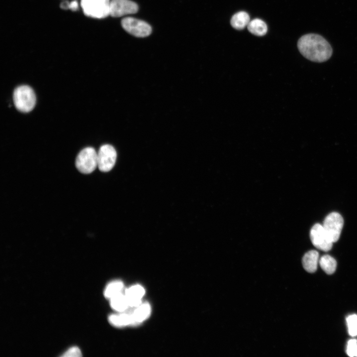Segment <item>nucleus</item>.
Wrapping results in <instances>:
<instances>
[{
    "mask_svg": "<svg viewBox=\"0 0 357 357\" xmlns=\"http://www.w3.org/2000/svg\"><path fill=\"white\" fill-rule=\"evenodd\" d=\"M300 54L308 60L322 62L332 55V48L328 42L320 35L310 33L303 35L298 42Z\"/></svg>",
    "mask_w": 357,
    "mask_h": 357,
    "instance_id": "obj_1",
    "label": "nucleus"
},
{
    "mask_svg": "<svg viewBox=\"0 0 357 357\" xmlns=\"http://www.w3.org/2000/svg\"><path fill=\"white\" fill-rule=\"evenodd\" d=\"M13 100L15 108L23 113L32 111L36 104L35 93L27 85H21L16 88L13 92Z\"/></svg>",
    "mask_w": 357,
    "mask_h": 357,
    "instance_id": "obj_2",
    "label": "nucleus"
},
{
    "mask_svg": "<svg viewBox=\"0 0 357 357\" xmlns=\"http://www.w3.org/2000/svg\"><path fill=\"white\" fill-rule=\"evenodd\" d=\"M110 0H81L84 14L94 18H104L110 15Z\"/></svg>",
    "mask_w": 357,
    "mask_h": 357,
    "instance_id": "obj_3",
    "label": "nucleus"
},
{
    "mask_svg": "<svg viewBox=\"0 0 357 357\" xmlns=\"http://www.w3.org/2000/svg\"><path fill=\"white\" fill-rule=\"evenodd\" d=\"M75 166L81 173L88 174L93 172L98 167L97 153L91 147L82 149L78 154Z\"/></svg>",
    "mask_w": 357,
    "mask_h": 357,
    "instance_id": "obj_4",
    "label": "nucleus"
},
{
    "mask_svg": "<svg viewBox=\"0 0 357 357\" xmlns=\"http://www.w3.org/2000/svg\"><path fill=\"white\" fill-rule=\"evenodd\" d=\"M122 28L130 34L137 37H145L152 32L151 27L146 22L131 17L123 18Z\"/></svg>",
    "mask_w": 357,
    "mask_h": 357,
    "instance_id": "obj_5",
    "label": "nucleus"
},
{
    "mask_svg": "<svg viewBox=\"0 0 357 357\" xmlns=\"http://www.w3.org/2000/svg\"><path fill=\"white\" fill-rule=\"evenodd\" d=\"M344 225L342 216L337 212H332L324 219L323 227L333 242L339 238Z\"/></svg>",
    "mask_w": 357,
    "mask_h": 357,
    "instance_id": "obj_6",
    "label": "nucleus"
},
{
    "mask_svg": "<svg viewBox=\"0 0 357 357\" xmlns=\"http://www.w3.org/2000/svg\"><path fill=\"white\" fill-rule=\"evenodd\" d=\"M117 152L111 145H102L97 153L98 167L103 172L111 171L114 167L116 159Z\"/></svg>",
    "mask_w": 357,
    "mask_h": 357,
    "instance_id": "obj_7",
    "label": "nucleus"
},
{
    "mask_svg": "<svg viewBox=\"0 0 357 357\" xmlns=\"http://www.w3.org/2000/svg\"><path fill=\"white\" fill-rule=\"evenodd\" d=\"M310 237L312 244L317 248L324 251L332 248L333 242L321 224L317 223L313 225L310 232Z\"/></svg>",
    "mask_w": 357,
    "mask_h": 357,
    "instance_id": "obj_8",
    "label": "nucleus"
},
{
    "mask_svg": "<svg viewBox=\"0 0 357 357\" xmlns=\"http://www.w3.org/2000/svg\"><path fill=\"white\" fill-rule=\"evenodd\" d=\"M138 10L137 4L130 0H112L110 3V15L119 17L135 13Z\"/></svg>",
    "mask_w": 357,
    "mask_h": 357,
    "instance_id": "obj_9",
    "label": "nucleus"
},
{
    "mask_svg": "<svg viewBox=\"0 0 357 357\" xmlns=\"http://www.w3.org/2000/svg\"><path fill=\"white\" fill-rule=\"evenodd\" d=\"M145 294L143 287L139 285H133L126 290L125 295L129 306L137 307L141 303V298Z\"/></svg>",
    "mask_w": 357,
    "mask_h": 357,
    "instance_id": "obj_10",
    "label": "nucleus"
},
{
    "mask_svg": "<svg viewBox=\"0 0 357 357\" xmlns=\"http://www.w3.org/2000/svg\"><path fill=\"white\" fill-rule=\"evenodd\" d=\"M302 265L304 269L309 273L314 272L319 261V253L316 250H311L306 252L302 258Z\"/></svg>",
    "mask_w": 357,
    "mask_h": 357,
    "instance_id": "obj_11",
    "label": "nucleus"
},
{
    "mask_svg": "<svg viewBox=\"0 0 357 357\" xmlns=\"http://www.w3.org/2000/svg\"><path fill=\"white\" fill-rule=\"evenodd\" d=\"M109 322L116 327H123L134 325L132 312L123 313L119 314H111L108 317Z\"/></svg>",
    "mask_w": 357,
    "mask_h": 357,
    "instance_id": "obj_12",
    "label": "nucleus"
},
{
    "mask_svg": "<svg viewBox=\"0 0 357 357\" xmlns=\"http://www.w3.org/2000/svg\"><path fill=\"white\" fill-rule=\"evenodd\" d=\"M151 313V306L148 302L141 303L136 307L132 312L134 321V325L140 323L146 320Z\"/></svg>",
    "mask_w": 357,
    "mask_h": 357,
    "instance_id": "obj_13",
    "label": "nucleus"
},
{
    "mask_svg": "<svg viewBox=\"0 0 357 357\" xmlns=\"http://www.w3.org/2000/svg\"><path fill=\"white\" fill-rule=\"evenodd\" d=\"M250 22L248 14L245 11H239L235 14L231 20L232 27L237 30H241L248 25Z\"/></svg>",
    "mask_w": 357,
    "mask_h": 357,
    "instance_id": "obj_14",
    "label": "nucleus"
},
{
    "mask_svg": "<svg viewBox=\"0 0 357 357\" xmlns=\"http://www.w3.org/2000/svg\"><path fill=\"white\" fill-rule=\"evenodd\" d=\"M247 26L248 31L256 36H263L267 31V26L265 22L258 18L250 21Z\"/></svg>",
    "mask_w": 357,
    "mask_h": 357,
    "instance_id": "obj_15",
    "label": "nucleus"
},
{
    "mask_svg": "<svg viewBox=\"0 0 357 357\" xmlns=\"http://www.w3.org/2000/svg\"><path fill=\"white\" fill-rule=\"evenodd\" d=\"M110 299V305L112 308L119 311L123 312L129 306L125 295L119 294Z\"/></svg>",
    "mask_w": 357,
    "mask_h": 357,
    "instance_id": "obj_16",
    "label": "nucleus"
},
{
    "mask_svg": "<svg viewBox=\"0 0 357 357\" xmlns=\"http://www.w3.org/2000/svg\"><path fill=\"white\" fill-rule=\"evenodd\" d=\"M319 264L323 271L328 274L334 273L337 267L336 260L329 255L322 256L319 260Z\"/></svg>",
    "mask_w": 357,
    "mask_h": 357,
    "instance_id": "obj_17",
    "label": "nucleus"
},
{
    "mask_svg": "<svg viewBox=\"0 0 357 357\" xmlns=\"http://www.w3.org/2000/svg\"><path fill=\"white\" fill-rule=\"evenodd\" d=\"M123 288V284L121 281L117 280L111 282L106 286L104 290V296L107 298L111 299L122 293Z\"/></svg>",
    "mask_w": 357,
    "mask_h": 357,
    "instance_id": "obj_18",
    "label": "nucleus"
},
{
    "mask_svg": "<svg viewBox=\"0 0 357 357\" xmlns=\"http://www.w3.org/2000/svg\"><path fill=\"white\" fill-rule=\"evenodd\" d=\"M346 320L350 335L353 337L357 336V315H349Z\"/></svg>",
    "mask_w": 357,
    "mask_h": 357,
    "instance_id": "obj_19",
    "label": "nucleus"
},
{
    "mask_svg": "<svg viewBox=\"0 0 357 357\" xmlns=\"http://www.w3.org/2000/svg\"><path fill=\"white\" fill-rule=\"evenodd\" d=\"M346 351L350 357H357V340L351 339L348 341Z\"/></svg>",
    "mask_w": 357,
    "mask_h": 357,
    "instance_id": "obj_20",
    "label": "nucleus"
},
{
    "mask_svg": "<svg viewBox=\"0 0 357 357\" xmlns=\"http://www.w3.org/2000/svg\"><path fill=\"white\" fill-rule=\"evenodd\" d=\"M80 349L77 347H73L67 350L62 356L63 357H81Z\"/></svg>",
    "mask_w": 357,
    "mask_h": 357,
    "instance_id": "obj_21",
    "label": "nucleus"
},
{
    "mask_svg": "<svg viewBox=\"0 0 357 357\" xmlns=\"http://www.w3.org/2000/svg\"><path fill=\"white\" fill-rule=\"evenodd\" d=\"M78 3L76 0H73L69 2V9L72 11H75L78 9Z\"/></svg>",
    "mask_w": 357,
    "mask_h": 357,
    "instance_id": "obj_22",
    "label": "nucleus"
},
{
    "mask_svg": "<svg viewBox=\"0 0 357 357\" xmlns=\"http://www.w3.org/2000/svg\"><path fill=\"white\" fill-rule=\"evenodd\" d=\"M69 2L67 1H64L60 3V6L62 9H69Z\"/></svg>",
    "mask_w": 357,
    "mask_h": 357,
    "instance_id": "obj_23",
    "label": "nucleus"
}]
</instances>
